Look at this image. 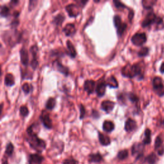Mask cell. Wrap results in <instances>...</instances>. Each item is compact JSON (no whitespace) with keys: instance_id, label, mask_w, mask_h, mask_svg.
<instances>
[{"instance_id":"obj_1","label":"cell","mask_w":164,"mask_h":164,"mask_svg":"<svg viewBox=\"0 0 164 164\" xmlns=\"http://www.w3.org/2000/svg\"><path fill=\"white\" fill-rule=\"evenodd\" d=\"M122 76L128 77L130 78H133L135 76H139V79L143 78L144 75L142 71L141 65L139 64H135L133 65H127L124 66L121 70Z\"/></svg>"},{"instance_id":"obj_2","label":"cell","mask_w":164,"mask_h":164,"mask_svg":"<svg viewBox=\"0 0 164 164\" xmlns=\"http://www.w3.org/2000/svg\"><path fill=\"white\" fill-rule=\"evenodd\" d=\"M26 141L30 147L38 153H41L46 149V143L44 140L38 138L37 135H28Z\"/></svg>"},{"instance_id":"obj_3","label":"cell","mask_w":164,"mask_h":164,"mask_svg":"<svg viewBox=\"0 0 164 164\" xmlns=\"http://www.w3.org/2000/svg\"><path fill=\"white\" fill-rule=\"evenodd\" d=\"M17 31V30H14L13 32H6L3 36L4 42L10 46L14 47L16 44L20 42L21 35L20 33Z\"/></svg>"},{"instance_id":"obj_4","label":"cell","mask_w":164,"mask_h":164,"mask_svg":"<svg viewBox=\"0 0 164 164\" xmlns=\"http://www.w3.org/2000/svg\"><path fill=\"white\" fill-rule=\"evenodd\" d=\"M113 23L115 27L117 28V33L119 37H121L122 34L126 31L127 24L123 23L121 20V18L119 16H115L113 17Z\"/></svg>"},{"instance_id":"obj_5","label":"cell","mask_w":164,"mask_h":164,"mask_svg":"<svg viewBox=\"0 0 164 164\" xmlns=\"http://www.w3.org/2000/svg\"><path fill=\"white\" fill-rule=\"evenodd\" d=\"M131 42L136 46H141L147 41V37L145 33H137L131 38Z\"/></svg>"},{"instance_id":"obj_6","label":"cell","mask_w":164,"mask_h":164,"mask_svg":"<svg viewBox=\"0 0 164 164\" xmlns=\"http://www.w3.org/2000/svg\"><path fill=\"white\" fill-rule=\"evenodd\" d=\"M40 120L41 121L43 126L46 128L48 130H50L52 128L53 124L49 113L47 112L45 110H42L40 115Z\"/></svg>"},{"instance_id":"obj_7","label":"cell","mask_w":164,"mask_h":164,"mask_svg":"<svg viewBox=\"0 0 164 164\" xmlns=\"http://www.w3.org/2000/svg\"><path fill=\"white\" fill-rule=\"evenodd\" d=\"M153 89H155L157 93L160 96H163L164 95V86L163 82L160 77H155L153 81Z\"/></svg>"},{"instance_id":"obj_8","label":"cell","mask_w":164,"mask_h":164,"mask_svg":"<svg viewBox=\"0 0 164 164\" xmlns=\"http://www.w3.org/2000/svg\"><path fill=\"white\" fill-rule=\"evenodd\" d=\"M158 17L156 14L154 13L153 11L149 12L146 16L145 19H144V21L142 23V26L143 28L148 27L153 24H155L157 20Z\"/></svg>"},{"instance_id":"obj_9","label":"cell","mask_w":164,"mask_h":164,"mask_svg":"<svg viewBox=\"0 0 164 164\" xmlns=\"http://www.w3.org/2000/svg\"><path fill=\"white\" fill-rule=\"evenodd\" d=\"M66 12L71 17H76L80 14V7L75 4H70L65 7Z\"/></svg>"},{"instance_id":"obj_10","label":"cell","mask_w":164,"mask_h":164,"mask_svg":"<svg viewBox=\"0 0 164 164\" xmlns=\"http://www.w3.org/2000/svg\"><path fill=\"white\" fill-rule=\"evenodd\" d=\"M143 150H144V145L141 143H135L134 144L131 148V153L132 155H136L137 159L139 158L140 157L143 155Z\"/></svg>"},{"instance_id":"obj_11","label":"cell","mask_w":164,"mask_h":164,"mask_svg":"<svg viewBox=\"0 0 164 164\" xmlns=\"http://www.w3.org/2000/svg\"><path fill=\"white\" fill-rule=\"evenodd\" d=\"M155 149L157 152L158 155L162 156L164 153V145L162 138L158 136L157 137L155 142Z\"/></svg>"},{"instance_id":"obj_12","label":"cell","mask_w":164,"mask_h":164,"mask_svg":"<svg viewBox=\"0 0 164 164\" xmlns=\"http://www.w3.org/2000/svg\"><path fill=\"white\" fill-rule=\"evenodd\" d=\"M40 130L41 128L39 124L35 122L28 128L26 132L28 135H37L38 133L40 131Z\"/></svg>"},{"instance_id":"obj_13","label":"cell","mask_w":164,"mask_h":164,"mask_svg":"<svg viewBox=\"0 0 164 164\" xmlns=\"http://www.w3.org/2000/svg\"><path fill=\"white\" fill-rule=\"evenodd\" d=\"M44 159L39 154H32L29 157V164H41Z\"/></svg>"},{"instance_id":"obj_14","label":"cell","mask_w":164,"mask_h":164,"mask_svg":"<svg viewBox=\"0 0 164 164\" xmlns=\"http://www.w3.org/2000/svg\"><path fill=\"white\" fill-rule=\"evenodd\" d=\"M20 59L21 64L26 67L28 66L29 64V55L25 47H22L20 50Z\"/></svg>"},{"instance_id":"obj_15","label":"cell","mask_w":164,"mask_h":164,"mask_svg":"<svg viewBox=\"0 0 164 164\" xmlns=\"http://www.w3.org/2000/svg\"><path fill=\"white\" fill-rule=\"evenodd\" d=\"M115 103L113 101H110L109 100L104 101L101 103V109L106 112L107 113H110L112 112L115 107Z\"/></svg>"},{"instance_id":"obj_16","label":"cell","mask_w":164,"mask_h":164,"mask_svg":"<svg viewBox=\"0 0 164 164\" xmlns=\"http://www.w3.org/2000/svg\"><path fill=\"white\" fill-rule=\"evenodd\" d=\"M63 32L67 37H71L74 35L76 32L74 24L71 23L66 24V26L63 29Z\"/></svg>"},{"instance_id":"obj_17","label":"cell","mask_w":164,"mask_h":164,"mask_svg":"<svg viewBox=\"0 0 164 164\" xmlns=\"http://www.w3.org/2000/svg\"><path fill=\"white\" fill-rule=\"evenodd\" d=\"M137 128V123L133 119H128L125 122L124 130L127 132H130L135 130Z\"/></svg>"},{"instance_id":"obj_18","label":"cell","mask_w":164,"mask_h":164,"mask_svg":"<svg viewBox=\"0 0 164 164\" xmlns=\"http://www.w3.org/2000/svg\"><path fill=\"white\" fill-rule=\"evenodd\" d=\"M95 83L93 80H86L84 83V89L89 94H92L95 91Z\"/></svg>"},{"instance_id":"obj_19","label":"cell","mask_w":164,"mask_h":164,"mask_svg":"<svg viewBox=\"0 0 164 164\" xmlns=\"http://www.w3.org/2000/svg\"><path fill=\"white\" fill-rule=\"evenodd\" d=\"M55 67H56V69L58 71H59L62 74H63L65 76H68L69 73V69L67 68V67L63 65L59 61H56L55 62Z\"/></svg>"},{"instance_id":"obj_20","label":"cell","mask_w":164,"mask_h":164,"mask_svg":"<svg viewBox=\"0 0 164 164\" xmlns=\"http://www.w3.org/2000/svg\"><path fill=\"white\" fill-rule=\"evenodd\" d=\"M106 86H107V85H106L105 82H101L97 85V87L95 88V92L99 97H102L104 95Z\"/></svg>"},{"instance_id":"obj_21","label":"cell","mask_w":164,"mask_h":164,"mask_svg":"<svg viewBox=\"0 0 164 164\" xmlns=\"http://www.w3.org/2000/svg\"><path fill=\"white\" fill-rule=\"evenodd\" d=\"M98 137H99V140L100 142L101 143V144L102 146H109V144L111 142L110 139L109 138V137H108L107 135H106L102 133H98Z\"/></svg>"},{"instance_id":"obj_22","label":"cell","mask_w":164,"mask_h":164,"mask_svg":"<svg viewBox=\"0 0 164 164\" xmlns=\"http://www.w3.org/2000/svg\"><path fill=\"white\" fill-rule=\"evenodd\" d=\"M67 54L71 58H75L76 56V51L74 45L70 41H67Z\"/></svg>"},{"instance_id":"obj_23","label":"cell","mask_w":164,"mask_h":164,"mask_svg":"<svg viewBox=\"0 0 164 164\" xmlns=\"http://www.w3.org/2000/svg\"><path fill=\"white\" fill-rule=\"evenodd\" d=\"M5 85L7 86H12L15 85V78L12 74H7L5 77Z\"/></svg>"},{"instance_id":"obj_24","label":"cell","mask_w":164,"mask_h":164,"mask_svg":"<svg viewBox=\"0 0 164 164\" xmlns=\"http://www.w3.org/2000/svg\"><path fill=\"white\" fill-rule=\"evenodd\" d=\"M115 128V125L113 122L110 121H105L103 124V129L105 132H112Z\"/></svg>"},{"instance_id":"obj_25","label":"cell","mask_w":164,"mask_h":164,"mask_svg":"<svg viewBox=\"0 0 164 164\" xmlns=\"http://www.w3.org/2000/svg\"><path fill=\"white\" fill-rule=\"evenodd\" d=\"M105 83L106 85H107V86H110V88H117L119 86V84H118V82L116 78H115V77L113 76L111 77H109V78L107 80V81L105 82Z\"/></svg>"},{"instance_id":"obj_26","label":"cell","mask_w":164,"mask_h":164,"mask_svg":"<svg viewBox=\"0 0 164 164\" xmlns=\"http://www.w3.org/2000/svg\"><path fill=\"white\" fill-rule=\"evenodd\" d=\"M89 162L91 163H100L103 160V157L100 153L91 154L89 156Z\"/></svg>"},{"instance_id":"obj_27","label":"cell","mask_w":164,"mask_h":164,"mask_svg":"<svg viewBox=\"0 0 164 164\" xmlns=\"http://www.w3.org/2000/svg\"><path fill=\"white\" fill-rule=\"evenodd\" d=\"M64 19L65 16L62 14H59L54 17L53 23L55 24L56 26H61L63 22L64 21Z\"/></svg>"},{"instance_id":"obj_28","label":"cell","mask_w":164,"mask_h":164,"mask_svg":"<svg viewBox=\"0 0 164 164\" xmlns=\"http://www.w3.org/2000/svg\"><path fill=\"white\" fill-rule=\"evenodd\" d=\"M56 106V100L54 98H50L46 103V109L49 110H52L54 109Z\"/></svg>"},{"instance_id":"obj_29","label":"cell","mask_w":164,"mask_h":164,"mask_svg":"<svg viewBox=\"0 0 164 164\" xmlns=\"http://www.w3.org/2000/svg\"><path fill=\"white\" fill-rule=\"evenodd\" d=\"M14 146L12 144V142H9L7 145V147H6L5 156L6 157H11L13 153H14Z\"/></svg>"},{"instance_id":"obj_30","label":"cell","mask_w":164,"mask_h":164,"mask_svg":"<svg viewBox=\"0 0 164 164\" xmlns=\"http://www.w3.org/2000/svg\"><path fill=\"white\" fill-rule=\"evenodd\" d=\"M142 3L144 8L150 9L157 3V1L155 0H143Z\"/></svg>"},{"instance_id":"obj_31","label":"cell","mask_w":164,"mask_h":164,"mask_svg":"<svg viewBox=\"0 0 164 164\" xmlns=\"http://www.w3.org/2000/svg\"><path fill=\"white\" fill-rule=\"evenodd\" d=\"M145 137L143 140L144 144H149L151 142V131L149 129H146L144 132Z\"/></svg>"},{"instance_id":"obj_32","label":"cell","mask_w":164,"mask_h":164,"mask_svg":"<svg viewBox=\"0 0 164 164\" xmlns=\"http://www.w3.org/2000/svg\"><path fill=\"white\" fill-rule=\"evenodd\" d=\"M38 51V48L37 45H33L30 47V52L32 56V60H38V56H37Z\"/></svg>"},{"instance_id":"obj_33","label":"cell","mask_w":164,"mask_h":164,"mask_svg":"<svg viewBox=\"0 0 164 164\" xmlns=\"http://www.w3.org/2000/svg\"><path fill=\"white\" fill-rule=\"evenodd\" d=\"M146 160L149 164H155L158 160V158L155 153H152L146 157Z\"/></svg>"},{"instance_id":"obj_34","label":"cell","mask_w":164,"mask_h":164,"mask_svg":"<svg viewBox=\"0 0 164 164\" xmlns=\"http://www.w3.org/2000/svg\"><path fill=\"white\" fill-rule=\"evenodd\" d=\"M10 15V8L4 5L1 7L0 9V16L2 17H7Z\"/></svg>"},{"instance_id":"obj_35","label":"cell","mask_w":164,"mask_h":164,"mask_svg":"<svg viewBox=\"0 0 164 164\" xmlns=\"http://www.w3.org/2000/svg\"><path fill=\"white\" fill-rule=\"evenodd\" d=\"M128 151L127 149L121 150L117 154V158L121 160L126 159L128 157Z\"/></svg>"},{"instance_id":"obj_36","label":"cell","mask_w":164,"mask_h":164,"mask_svg":"<svg viewBox=\"0 0 164 164\" xmlns=\"http://www.w3.org/2000/svg\"><path fill=\"white\" fill-rule=\"evenodd\" d=\"M19 113L23 117H26L29 115V110L26 106H21L19 109Z\"/></svg>"},{"instance_id":"obj_37","label":"cell","mask_w":164,"mask_h":164,"mask_svg":"<svg viewBox=\"0 0 164 164\" xmlns=\"http://www.w3.org/2000/svg\"><path fill=\"white\" fill-rule=\"evenodd\" d=\"M149 48L147 47H142L141 48V50L139 51L138 53V55L140 57H144V56H146L149 54Z\"/></svg>"},{"instance_id":"obj_38","label":"cell","mask_w":164,"mask_h":164,"mask_svg":"<svg viewBox=\"0 0 164 164\" xmlns=\"http://www.w3.org/2000/svg\"><path fill=\"white\" fill-rule=\"evenodd\" d=\"M30 87H31V86L30 85V84H28V83H24L22 85V90L24 92V94H28L30 92V91H31Z\"/></svg>"},{"instance_id":"obj_39","label":"cell","mask_w":164,"mask_h":164,"mask_svg":"<svg viewBox=\"0 0 164 164\" xmlns=\"http://www.w3.org/2000/svg\"><path fill=\"white\" fill-rule=\"evenodd\" d=\"M128 98L132 103H137L139 101V98L137 97V95L131 92L128 94Z\"/></svg>"},{"instance_id":"obj_40","label":"cell","mask_w":164,"mask_h":164,"mask_svg":"<svg viewBox=\"0 0 164 164\" xmlns=\"http://www.w3.org/2000/svg\"><path fill=\"white\" fill-rule=\"evenodd\" d=\"M80 119H83V117H85V113H86V110H85V108L84 106L81 104H80Z\"/></svg>"},{"instance_id":"obj_41","label":"cell","mask_w":164,"mask_h":164,"mask_svg":"<svg viewBox=\"0 0 164 164\" xmlns=\"http://www.w3.org/2000/svg\"><path fill=\"white\" fill-rule=\"evenodd\" d=\"M62 164H78V162L74 158H67L64 160Z\"/></svg>"},{"instance_id":"obj_42","label":"cell","mask_w":164,"mask_h":164,"mask_svg":"<svg viewBox=\"0 0 164 164\" xmlns=\"http://www.w3.org/2000/svg\"><path fill=\"white\" fill-rule=\"evenodd\" d=\"M113 2L114 3V5H115V7H116V8H117L122 9V8H126V6H125L122 2H119V1H117V0H114Z\"/></svg>"},{"instance_id":"obj_43","label":"cell","mask_w":164,"mask_h":164,"mask_svg":"<svg viewBox=\"0 0 164 164\" xmlns=\"http://www.w3.org/2000/svg\"><path fill=\"white\" fill-rule=\"evenodd\" d=\"M37 3V2L36 1H30V3H29V7H28L29 11H31L32 10H33L35 7Z\"/></svg>"},{"instance_id":"obj_44","label":"cell","mask_w":164,"mask_h":164,"mask_svg":"<svg viewBox=\"0 0 164 164\" xmlns=\"http://www.w3.org/2000/svg\"><path fill=\"white\" fill-rule=\"evenodd\" d=\"M19 21L18 19H15V20H14L11 23V25L12 28H16L17 27V26L19 25Z\"/></svg>"},{"instance_id":"obj_45","label":"cell","mask_w":164,"mask_h":164,"mask_svg":"<svg viewBox=\"0 0 164 164\" xmlns=\"http://www.w3.org/2000/svg\"><path fill=\"white\" fill-rule=\"evenodd\" d=\"M87 2H88V1H82V0H81V1H76V3H78V5H78L79 7H83Z\"/></svg>"},{"instance_id":"obj_46","label":"cell","mask_w":164,"mask_h":164,"mask_svg":"<svg viewBox=\"0 0 164 164\" xmlns=\"http://www.w3.org/2000/svg\"><path fill=\"white\" fill-rule=\"evenodd\" d=\"M133 17H134V12H133V11H132V10H131V11H130L129 14H128V18H129V20H130V21L132 20L133 18Z\"/></svg>"},{"instance_id":"obj_47","label":"cell","mask_w":164,"mask_h":164,"mask_svg":"<svg viewBox=\"0 0 164 164\" xmlns=\"http://www.w3.org/2000/svg\"><path fill=\"white\" fill-rule=\"evenodd\" d=\"M2 164H8L7 157H6L5 156H4L3 158L2 159Z\"/></svg>"},{"instance_id":"obj_48","label":"cell","mask_w":164,"mask_h":164,"mask_svg":"<svg viewBox=\"0 0 164 164\" xmlns=\"http://www.w3.org/2000/svg\"><path fill=\"white\" fill-rule=\"evenodd\" d=\"M160 71L162 73H164V62H163L161 65V67L160 68Z\"/></svg>"},{"instance_id":"obj_49","label":"cell","mask_w":164,"mask_h":164,"mask_svg":"<svg viewBox=\"0 0 164 164\" xmlns=\"http://www.w3.org/2000/svg\"><path fill=\"white\" fill-rule=\"evenodd\" d=\"M3 109V103H1L0 104V115H1L2 113Z\"/></svg>"},{"instance_id":"obj_50","label":"cell","mask_w":164,"mask_h":164,"mask_svg":"<svg viewBox=\"0 0 164 164\" xmlns=\"http://www.w3.org/2000/svg\"><path fill=\"white\" fill-rule=\"evenodd\" d=\"M2 74V67H1V66H0V77H1Z\"/></svg>"},{"instance_id":"obj_51","label":"cell","mask_w":164,"mask_h":164,"mask_svg":"<svg viewBox=\"0 0 164 164\" xmlns=\"http://www.w3.org/2000/svg\"><path fill=\"white\" fill-rule=\"evenodd\" d=\"M1 48H2V44H0V49H1Z\"/></svg>"}]
</instances>
